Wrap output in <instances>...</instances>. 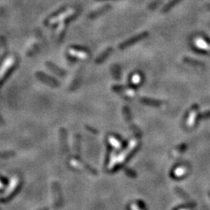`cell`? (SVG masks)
Instances as JSON below:
<instances>
[{
    "instance_id": "obj_7",
    "label": "cell",
    "mask_w": 210,
    "mask_h": 210,
    "mask_svg": "<svg viewBox=\"0 0 210 210\" xmlns=\"http://www.w3.org/2000/svg\"><path fill=\"white\" fill-rule=\"evenodd\" d=\"M124 113H125V117L126 118L127 122H131L132 121V117H131V114L129 113V110L128 107L124 108Z\"/></svg>"
},
{
    "instance_id": "obj_2",
    "label": "cell",
    "mask_w": 210,
    "mask_h": 210,
    "mask_svg": "<svg viewBox=\"0 0 210 210\" xmlns=\"http://www.w3.org/2000/svg\"><path fill=\"white\" fill-rule=\"evenodd\" d=\"M198 106L197 104H194V106H192V109H191V112H190L189 115L187 117V124L188 126L194 125V122L195 121V117H196L197 111H198Z\"/></svg>"
},
{
    "instance_id": "obj_11",
    "label": "cell",
    "mask_w": 210,
    "mask_h": 210,
    "mask_svg": "<svg viewBox=\"0 0 210 210\" xmlns=\"http://www.w3.org/2000/svg\"><path fill=\"white\" fill-rule=\"evenodd\" d=\"M132 210H139V208H138V206L136 205H132Z\"/></svg>"
},
{
    "instance_id": "obj_3",
    "label": "cell",
    "mask_w": 210,
    "mask_h": 210,
    "mask_svg": "<svg viewBox=\"0 0 210 210\" xmlns=\"http://www.w3.org/2000/svg\"><path fill=\"white\" fill-rule=\"evenodd\" d=\"M140 101L141 102L143 103V104H147V105H150V106H160V105L162 104L161 101H156V100L149 99V98H146V97L141 98Z\"/></svg>"
},
{
    "instance_id": "obj_5",
    "label": "cell",
    "mask_w": 210,
    "mask_h": 210,
    "mask_svg": "<svg viewBox=\"0 0 210 210\" xmlns=\"http://www.w3.org/2000/svg\"><path fill=\"white\" fill-rule=\"evenodd\" d=\"M184 61L185 62L188 63V64L192 65V66H203V63L201 62L197 61V60H194V59H189V58H187V57H184Z\"/></svg>"
},
{
    "instance_id": "obj_8",
    "label": "cell",
    "mask_w": 210,
    "mask_h": 210,
    "mask_svg": "<svg viewBox=\"0 0 210 210\" xmlns=\"http://www.w3.org/2000/svg\"><path fill=\"white\" fill-rule=\"evenodd\" d=\"M110 142H111V143L112 145H113L114 146H115V148H120L121 147V144H120V142H118V141L116 140V139L114 137H111L110 138Z\"/></svg>"
},
{
    "instance_id": "obj_9",
    "label": "cell",
    "mask_w": 210,
    "mask_h": 210,
    "mask_svg": "<svg viewBox=\"0 0 210 210\" xmlns=\"http://www.w3.org/2000/svg\"><path fill=\"white\" fill-rule=\"evenodd\" d=\"M210 118V111H206V112H204V113L201 114L199 115L200 119H202V118Z\"/></svg>"
},
{
    "instance_id": "obj_10",
    "label": "cell",
    "mask_w": 210,
    "mask_h": 210,
    "mask_svg": "<svg viewBox=\"0 0 210 210\" xmlns=\"http://www.w3.org/2000/svg\"><path fill=\"white\" fill-rule=\"evenodd\" d=\"M113 69H115V70H116V72L118 73V72H119V69L118 70V66H115L113 67ZM114 76H115V77L116 79H118L119 78V74H118V73H116V74H114Z\"/></svg>"
},
{
    "instance_id": "obj_6",
    "label": "cell",
    "mask_w": 210,
    "mask_h": 210,
    "mask_svg": "<svg viewBox=\"0 0 210 210\" xmlns=\"http://www.w3.org/2000/svg\"><path fill=\"white\" fill-rule=\"evenodd\" d=\"M185 169L183 168V167H179V168L176 169L175 171H174V174H175V175L177 176V177H181V176L184 175V174H185Z\"/></svg>"
},
{
    "instance_id": "obj_12",
    "label": "cell",
    "mask_w": 210,
    "mask_h": 210,
    "mask_svg": "<svg viewBox=\"0 0 210 210\" xmlns=\"http://www.w3.org/2000/svg\"><path fill=\"white\" fill-rule=\"evenodd\" d=\"M179 210H185V209H179Z\"/></svg>"
},
{
    "instance_id": "obj_1",
    "label": "cell",
    "mask_w": 210,
    "mask_h": 210,
    "mask_svg": "<svg viewBox=\"0 0 210 210\" xmlns=\"http://www.w3.org/2000/svg\"><path fill=\"white\" fill-rule=\"evenodd\" d=\"M147 36H148L147 32H143V33L140 34L136 35V36L133 37H132V38H129V40H127V41H125L122 42V43L119 45V48L120 49L126 48L127 47H129V46H131L132 44H135V43H136V42L142 40V39L146 37Z\"/></svg>"
},
{
    "instance_id": "obj_4",
    "label": "cell",
    "mask_w": 210,
    "mask_h": 210,
    "mask_svg": "<svg viewBox=\"0 0 210 210\" xmlns=\"http://www.w3.org/2000/svg\"><path fill=\"white\" fill-rule=\"evenodd\" d=\"M112 50H113V49L111 48H108V49H106V50L103 52L102 54L100 55V56H98V58H97V60H96V62L97 63L103 62H104V60L108 58V56L111 54V52H112Z\"/></svg>"
}]
</instances>
